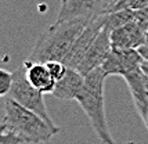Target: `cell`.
I'll return each mask as SVG.
<instances>
[{
  "instance_id": "1",
  "label": "cell",
  "mask_w": 148,
  "mask_h": 144,
  "mask_svg": "<svg viewBox=\"0 0 148 144\" xmlns=\"http://www.w3.org/2000/svg\"><path fill=\"white\" fill-rule=\"evenodd\" d=\"M90 21L73 20L66 22H54L39 35L32 49L29 61L47 64L51 61L64 62L73 43L80 36Z\"/></svg>"
},
{
  "instance_id": "2",
  "label": "cell",
  "mask_w": 148,
  "mask_h": 144,
  "mask_svg": "<svg viewBox=\"0 0 148 144\" xmlns=\"http://www.w3.org/2000/svg\"><path fill=\"white\" fill-rule=\"evenodd\" d=\"M18 136L24 144H40L50 141L61 133L60 126H51L38 114L26 110L7 97L4 100V117L1 119Z\"/></svg>"
},
{
  "instance_id": "3",
  "label": "cell",
  "mask_w": 148,
  "mask_h": 144,
  "mask_svg": "<svg viewBox=\"0 0 148 144\" xmlns=\"http://www.w3.org/2000/svg\"><path fill=\"white\" fill-rule=\"evenodd\" d=\"M105 79L107 76L104 75L101 68L89 73L84 78V86L76 101L87 115L97 137L104 144H118L111 134L105 115V100H104Z\"/></svg>"
},
{
  "instance_id": "4",
  "label": "cell",
  "mask_w": 148,
  "mask_h": 144,
  "mask_svg": "<svg viewBox=\"0 0 148 144\" xmlns=\"http://www.w3.org/2000/svg\"><path fill=\"white\" fill-rule=\"evenodd\" d=\"M45 94L36 90L26 79V72L24 67H19L17 71L13 72V87L10 90L8 98L14 100L17 104L24 107L29 111L38 114L42 119L51 126H57L53 122L51 115L49 114L47 105L45 103Z\"/></svg>"
},
{
  "instance_id": "5",
  "label": "cell",
  "mask_w": 148,
  "mask_h": 144,
  "mask_svg": "<svg viewBox=\"0 0 148 144\" xmlns=\"http://www.w3.org/2000/svg\"><path fill=\"white\" fill-rule=\"evenodd\" d=\"M115 4L116 0H64L61 3L56 22L97 20L103 15L112 13Z\"/></svg>"
},
{
  "instance_id": "6",
  "label": "cell",
  "mask_w": 148,
  "mask_h": 144,
  "mask_svg": "<svg viewBox=\"0 0 148 144\" xmlns=\"http://www.w3.org/2000/svg\"><path fill=\"white\" fill-rule=\"evenodd\" d=\"M143 62H144V60L137 50L112 49L107 60L101 65V69L107 78L114 76V75H119V76L125 78L133 72L140 71Z\"/></svg>"
},
{
  "instance_id": "7",
  "label": "cell",
  "mask_w": 148,
  "mask_h": 144,
  "mask_svg": "<svg viewBox=\"0 0 148 144\" xmlns=\"http://www.w3.org/2000/svg\"><path fill=\"white\" fill-rule=\"evenodd\" d=\"M103 31V22H101V17L97 20L90 21L87 26L84 28V31L80 33V36L76 39V42L73 43L69 54L66 56V58L64 60V64L66 68L69 69H75L76 71L79 64L82 62V60L84 58V54L87 53V50L90 49V46L94 43V40L98 38V35Z\"/></svg>"
},
{
  "instance_id": "8",
  "label": "cell",
  "mask_w": 148,
  "mask_h": 144,
  "mask_svg": "<svg viewBox=\"0 0 148 144\" xmlns=\"http://www.w3.org/2000/svg\"><path fill=\"white\" fill-rule=\"evenodd\" d=\"M111 50H112V47H111L110 33L105 32V31H101V33L98 35V38L94 40V43L91 45L90 49L87 50V53L84 54V58L79 64L76 71L83 78H86L93 71L101 68V65L104 64V61L107 60Z\"/></svg>"
},
{
  "instance_id": "9",
  "label": "cell",
  "mask_w": 148,
  "mask_h": 144,
  "mask_svg": "<svg viewBox=\"0 0 148 144\" xmlns=\"http://www.w3.org/2000/svg\"><path fill=\"white\" fill-rule=\"evenodd\" d=\"M111 47L118 50H138L144 45L145 32L132 21L110 35Z\"/></svg>"
},
{
  "instance_id": "10",
  "label": "cell",
  "mask_w": 148,
  "mask_h": 144,
  "mask_svg": "<svg viewBox=\"0 0 148 144\" xmlns=\"http://www.w3.org/2000/svg\"><path fill=\"white\" fill-rule=\"evenodd\" d=\"M22 67L25 68L28 82L36 90H39L42 94H53L57 82L51 78V75H50L49 69H47L46 64L33 62V61L26 60V61H24Z\"/></svg>"
},
{
  "instance_id": "11",
  "label": "cell",
  "mask_w": 148,
  "mask_h": 144,
  "mask_svg": "<svg viewBox=\"0 0 148 144\" xmlns=\"http://www.w3.org/2000/svg\"><path fill=\"white\" fill-rule=\"evenodd\" d=\"M125 82L129 87L133 103H134L137 112L140 115V118L144 119V117L148 112V90L145 86V79H144V73L143 71L133 72L127 76H125Z\"/></svg>"
},
{
  "instance_id": "12",
  "label": "cell",
  "mask_w": 148,
  "mask_h": 144,
  "mask_svg": "<svg viewBox=\"0 0 148 144\" xmlns=\"http://www.w3.org/2000/svg\"><path fill=\"white\" fill-rule=\"evenodd\" d=\"M84 86V78L75 69H69L61 80H58L53 96L58 100H75L79 97Z\"/></svg>"
},
{
  "instance_id": "13",
  "label": "cell",
  "mask_w": 148,
  "mask_h": 144,
  "mask_svg": "<svg viewBox=\"0 0 148 144\" xmlns=\"http://www.w3.org/2000/svg\"><path fill=\"white\" fill-rule=\"evenodd\" d=\"M132 21H134V11H118V13H111L107 15L101 17L103 22V31L111 33L116 31L118 28L129 24Z\"/></svg>"
},
{
  "instance_id": "14",
  "label": "cell",
  "mask_w": 148,
  "mask_h": 144,
  "mask_svg": "<svg viewBox=\"0 0 148 144\" xmlns=\"http://www.w3.org/2000/svg\"><path fill=\"white\" fill-rule=\"evenodd\" d=\"M0 144H24L6 123L0 122Z\"/></svg>"
},
{
  "instance_id": "15",
  "label": "cell",
  "mask_w": 148,
  "mask_h": 144,
  "mask_svg": "<svg viewBox=\"0 0 148 144\" xmlns=\"http://www.w3.org/2000/svg\"><path fill=\"white\" fill-rule=\"evenodd\" d=\"M13 87V73L0 68V97H8Z\"/></svg>"
},
{
  "instance_id": "16",
  "label": "cell",
  "mask_w": 148,
  "mask_h": 144,
  "mask_svg": "<svg viewBox=\"0 0 148 144\" xmlns=\"http://www.w3.org/2000/svg\"><path fill=\"white\" fill-rule=\"evenodd\" d=\"M47 67V69L50 72V75H51V78L58 82V80H61V79L65 76V73L68 71V68L65 67L64 62H61V61H51V62H47L46 64Z\"/></svg>"
},
{
  "instance_id": "17",
  "label": "cell",
  "mask_w": 148,
  "mask_h": 144,
  "mask_svg": "<svg viewBox=\"0 0 148 144\" xmlns=\"http://www.w3.org/2000/svg\"><path fill=\"white\" fill-rule=\"evenodd\" d=\"M134 22L141 28L144 32H148V7L134 13Z\"/></svg>"
},
{
  "instance_id": "18",
  "label": "cell",
  "mask_w": 148,
  "mask_h": 144,
  "mask_svg": "<svg viewBox=\"0 0 148 144\" xmlns=\"http://www.w3.org/2000/svg\"><path fill=\"white\" fill-rule=\"evenodd\" d=\"M137 51L140 53V56L143 57L144 61H148V32L145 33V40H144V45H143Z\"/></svg>"
},
{
  "instance_id": "19",
  "label": "cell",
  "mask_w": 148,
  "mask_h": 144,
  "mask_svg": "<svg viewBox=\"0 0 148 144\" xmlns=\"http://www.w3.org/2000/svg\"><path fill=\"white\" fill-rule=\"evenodd\" d=\"M141 71L144 73V79H145V86H147V90H148V61H144L141 65Z\"/></svg>"
},
{
  "instance_id": "20",
  "label": "cell",
  "mask_w": 148,
  "mask_h": 144,
  "mask_svg": "<svg viewBox=\"0 0 148 144\" xmlns=\"http://www.w3.org/2000/svg\"><path fill=\"white\" fill-rule=\"evenodd\" d=\"M143 122H144V125L147 126V129H148V112H147V115L144 117V119H143Z\"/></svg>"
}]
</instances>
